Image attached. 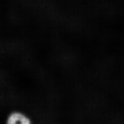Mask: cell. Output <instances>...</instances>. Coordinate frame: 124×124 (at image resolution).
<instances>
[{
  "mask_svg": "<svg viewBox=\"0 0 124 124\" xmlns=\"http://www.w3.org/2000/svg\"><path fill=\"white\" fill-rule=\"evenodd\" d=\"M7 123L8 124H29L30 120L24 116L19 113H14L9 117Z\"/></svg>",
  "mask_w": 124,
  "mask_h": 124,
  "instance_id": "cell-1",
  "label": "cell"
}]
</instances>
